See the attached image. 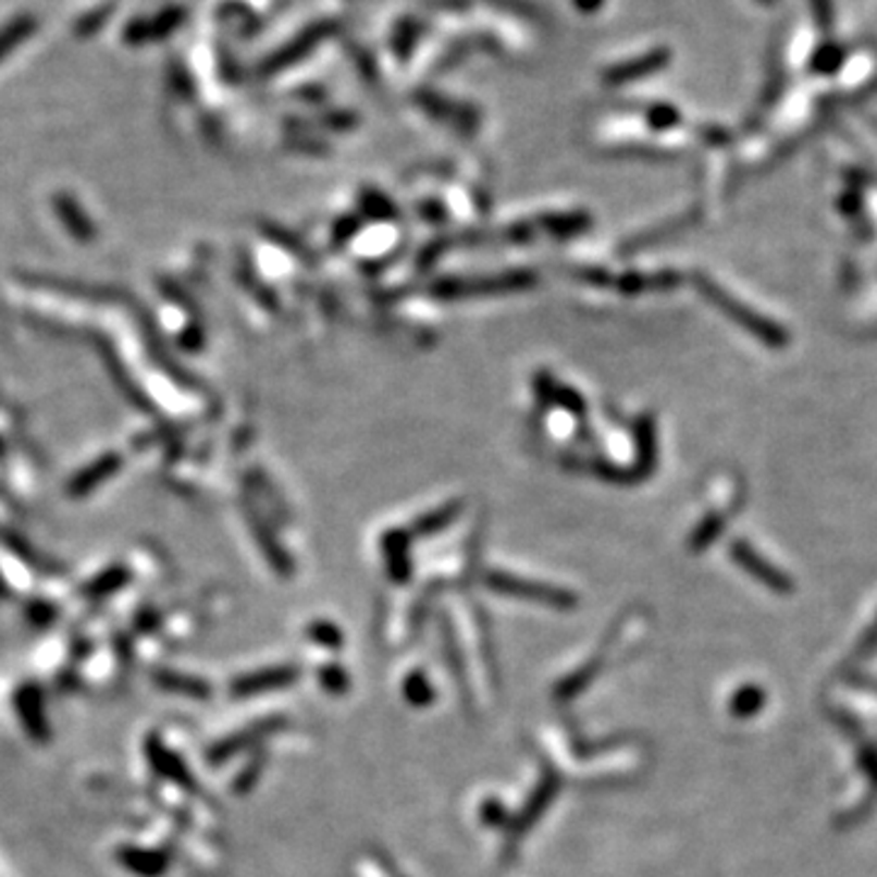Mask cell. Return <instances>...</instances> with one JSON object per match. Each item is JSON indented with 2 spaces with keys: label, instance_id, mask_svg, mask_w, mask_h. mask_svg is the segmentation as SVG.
Here are the masks:
<instances>
[{
  "label": "cell",
  "instance_id": "1",
  "mask_svg": "<svg viewBox=\"0 0 877 877\" xmlns=\"http://www.w3.org/2000/svg\"><path fill=\"white\" fill-rule=\"evenodd\" d=\"M763 3H773V0H763Z\"/></svg>",
  "mask_w": 877,
  "mask_h": 877
}]
</instances>
